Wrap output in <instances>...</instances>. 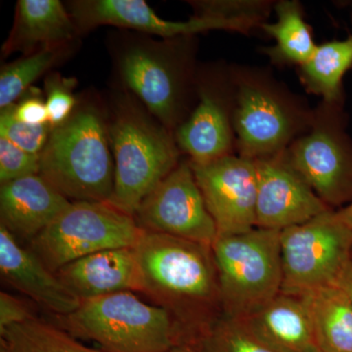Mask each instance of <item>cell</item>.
<instances>
[{
    "label": "cell",
    "instance_id": "32",
    "mask_svg": "<svg viewBox=\"0 0 352 352\" xmlns=\"http://www.w3.org/2000/svg\"><path fill=\"white\" fill-rule=\"evenodd\" d=\"M25 98L15 105L18 119L25 124L41 126L48 124V113L45 101L39 95L38 89L31 87V91L25 92Z\"/></svg>",
    "mask_w": 352,
    "mask_h": 352
},
{
    "label": "cell",
    "instance_id": "33",
    "mask_svg": "<svg viewBox=\"0 0 352 352\" xmlns=\"http://www.w3.org/2000/svg\"><path fill=\"white\" fill-rule=\"evenodd\" d=\"M335 286L342 289L352 303V256L336 279Z\"/></svg>",
    "mask_w": 352,
    "mask_h": 352
},
{
    "label": "cell",
    "instance_id": "5",
    "mask_svg": "<svg viewBox=\"0 0 352 352\" xmlns=\"http://www.w3.org/2000/svg\"><path fill=\"white\" fill-rule=\"evenodd\" d=\"M55 318V325L76 339L96 342L104 352H164L185 342L166 310L133 292L83 300L73 314Z\"/></svg>",
    "mask_w": 352,
    "mask_h": 352
},
{
    "label": "cell",
    "instance_id": "24",
    "mask_svg": "<svg viewBox=\"0 0 352 352\" xmlns=\"http://www.w3.org/2000/svg\"><path fill=\"white\" fill-rule=\"evenodd\" d=\"M38 318L0 331V352H104Z\"/></svg>",
    "mask_w": 352,
    "mask_h": 352
},
{
    "label": "cell",
    "instance_id": "2",
    "mask_svg": "<svg viewBox=\"0 0 352 352\" xmlns=\"http://www.w3.org/2000/svg\"><path fill=\"white\" fill-rule=\"evenodd\" d=\"M113 161L105 116L96 104L83 102L66 122L51 129L39 175L69 201L109 203Z\"/></svg>",
    "mask_w": 352,
    "mask_h": 352
},
{
    "label": "cell",
    "instance_id": "13",
    "mask_svg": "<svg viewBox=\"0 0 352 352\" xmlns=\"http://www.w3.org/2000/svg\"><path fill=\"white\" fill-rule=\"evenodd\" d=\"M190 164L219 236L239 235L256 228V161L233 154L210 163Z\"/></svg>",
    "mask_w": 352,
    "mask_h": 352
},
{
    "label": "cell",
    "instance_id": "14",
    "mask_svg": "<svg viewBox=\"0 0 352 352\" xmlns=\"http://www.w3.org/2000/svg\"><path fill=\"white\" fill-rule=\"evenodd\" d=\"M256 228L281 232L332 210L292 166L285 151L256 160Z\"/></svg>",
    "mask_w": 352,
    "mask_h": 352
},
{
    "label": "cell",
    "instance_id": "21",
    "mask_svg": "<svg viewBox=\"0 0 352 352\" xmlns=\"http://www.w3.org/2000/svg\"><path fill=\"white\" fill-rule=\"evenodd\" d=\"M321 352H352V303L335 285L302 296Z\"/></svg>",
    "mask_w": 352,
    "mask_h": 352
},
{
    "label": "cell",
    "instance_id": "35",
    "mask_svg": "<svg viewBox=\"0 0 352 352\" xmlns=\"http://www.w3.org/2000/svg\"><path fill=\"white\" fill-rule=\"evenodd\" d=\"M337 212L340 219L344 220V223L347 224L352 229V203L351 205L346 206V208L337 210Z\"/></svg>",
    "mask_w": 352,
    "mask_h": 352
},
{
    "label": "cell",
    "instance_id": "16",
    "mask_svg": "<svg viewBox=\"0 0 352 352\" xmlns=\"http://www.w3.org/2000/svg\"><path fill=\"white\" fill-rule=\"evenodd\" d=\"M0 273L6 283L29 296L54 317L67 316L80 307L76 296L30 248L0 226Z\"/></svg>",
    "mask_w": 352,
    "mask_h": 352
},
{
    "label": "cell",
    "instance_id": "28",
    "mask_svg": "<svg viewBox=\"0 0 352 352\" xmlns=\"http://www.w3.org/2000/svg\"><path fill=\"white\" fill-rule=\"evenodd\" d=\"M50 124L34 126L18 119L15 105L2 109L0 113V138L31 154L41 155L51 131Z\"/></svg>",
    "mask_w": 352,
    "mask_h": 352
},
{
    "label": "cell",
    "instance_id": "29",
    "mask_svg": "<svg viewBox=\"0 0 352 352\" xmlns=\"http://www.w3.org/2000/svg\"><path fill=\"white\" fill-rule=\"evenodd\" d=\"M75 80L63 78L58 74L50 76L46 80V108L48 124L56 127L71 117L78 105L73 94Z\"/></svg>",
    "mask_w": 352,
    "mask_h": 352
},
{
    "label": "cell",
    "instance_id": "25",
    "mask_svg": "<svg viewBox=\"0 0 352 352\" xmlns=\"http://www.w3.org/2000/svg\"><path fill=\"white\" fill-rule=\"evenodd\" d=\"M67 51L68 45L44 48L2 67L0 109L15 105V102L32 87V82L63 59Z\"/></svg>",
    "mask_w": 352,
    "mask_h": 352
},
{
    "label": "cell",
    "instance_id": "20",
    "mask_svg": "<svg viewBox=\"0 0 352 352\" xmlns=\"http://www.w3.org/2000/svg\"><path fill=\"white\" fill-rule=\"evenodd\" d=\"M78 32L71 13L59 0H19L12 30L2 51L28 55L68 45Z\"/></svg>",
    "mask_w": 352,
    "mask_h": 352
},
{
    "label": "cell",
    "instance_id": "27",
    "mask_svg": "<svg viewBox=\"0 0 352 352\" xmlns=\"http://www.w3.org/2000/svg\"><path fill=\"white\" fill-rule=\"evenodd\" d=\"M192 344L200 352H276L258 339L244 322L226 314Z\"/></svg>",
    "mask_w": 352,
    "mask_h": 352
},
{
    "label": "cell",
    "instance_id": "9",
    "mask_svg": "<svg viewBox=\"0 0 352 352\" xmlns=\"http://www.w3.org/2000/svg\"><path fill=\"white\" fill-rule=\"evenodd\" d=\"M141 233L133 217L108 201H72L29 248L56 273L95 252L134 248Z\"/></svg>",
    "mask_w": 352,
    "mask_h": 352
},
{
    "label": "cell",
    "instance_id": "1",
    "mask_svg": "<svg viewBox=\"0 0 352 352\" xmlns=\"http://www.w3.org/2000/svg\"><path fill=\"white\" fill-rule=\"evenodd\" d=\"M140 292L195 342L223 314L212 245L142 230L134 245Z\"/></svg>",
    "mask_w": 352,
    "mask_h": 352
},
{
    "label": "cell",
    "instance_id": "23",
    "mask_svg": "<svg viewBox=\"0 0 352 352\" xmlns=\"http://www.w3.org/2000/svg\"><path fill=\"white\" fill-rule=\"evenodd\" d=\"M352 68V36L317 45L308 61L298 67L300 82L322 101L344 104V78Z\"/></svg>",
    "mask_w": 352,
    "mask_h": 352
},
{
    "label": "cell",
    "instance_id": "22",
    "mask_svg": "<svg viewBox=\"0 0 352 352\" xmlns=\"http://www.w3.org/2000/svg\"><path fill=\"white\" fill-rule=\"evenodd\" d=\"M274 12L276 21L265 23L261 29L274 39L275 45L263 48V52L278 66L300 67L311 58L318 45L305 19L302 6L298 0H280L275 2Z\"/></svg>",
    "mask_w": 352,
    "mask_h": 352
},
{
    "label": "cell",
    "instance_id": "10",
    "mask_svg": "<svg viewBox=\"0 0 352 352\" xmlns=\"http://www.w3.org/2000/svg\"><path fill=\"white\" fill-rule=\"evenodd\" d=\"M281 292L303 296L333 285L352 256V229L328 210L280 232Z\"/></svg>",
    "mask_w": 352,
    "mask_h": 352
},
{
    "label": "cell",
    "instance_id": "19",
    "mask_svg": "<svg viewBox=\"0 0 352 352\" xmlns=\"http://www.w3.org/2000/svg\"><path fill=\"white\" fill-rule=\"evenodd\" d=\"M240 320L274 351L321 352L302 296L280 292L270 302Z\"/></svg>",
    "mask_w": 352,
    "mask_h": 352
},
{
    "label": "cell",
    "instance_id": "26",
    "mask_svg": "<svg viewBox=\"0 0 352 352\" xmlns=\"http://www.w3.org/2000/svg\"><path fill=\"white\" fill-rule=\"evenodd\" d=\"M189 3L194 17L232 23L242 28L245 34L267 23L275 6L270 0H201Z\"/></svg>",
    "mask_w": 352,
    "mask_h": 352
},
{
    "label": "cell",
    "instance_id": "11",
    "mask_svg": "<svg viewBox=\"0 0 352 352\" xmlns=\"http://www.w3.org/2000/svg\"><path fill=\"white\" fill-rule=\"evenodd\" d=\"M235 88L230 67L198 73L197 103L175 131L176 144L192 164L237 154L234 131Z\"/></svg>",
    "mask_w": 352,
    "mask_h": 352
},
{
    "label": "cell",
    "instance_id": "4",
    "mask_svg": "<svg viewBox=\"0 0 352 352\" xmlns=\"http://www.w3.org/2000/svg\"><path fill=\"white\" fill-rule=\"evenodd\" d=\"M124 97L109 124L115 176L109 203L134 217L142 201L179 164L175 134Z\"/></svg>",
    "mask_w": 352,
    "mask_h": 352
},
{
    "label": "cell",
    "instance_id": "8",
    "mask_svg": "<svg viewBox=\"0 0 352 352\" xmlns=\"http://www.w3.org/2000/svg\"><path fill=\"white\" fill-rule=\"evenodd\" d=\"M344 106L321 101L314 108L309 129L285 151L292 166L333 210L352 203V139Z\"/></svg>",
    "mask_w": 352,
    "mask_h": 352
},
{
    "label": "cell",
    "instance_id": "15",
    "mask_svg": "<svg viewBox=\"0 0 352 352\" xmlns=\"http://www.w3.org/2000/svg\"><path fill=\"white\" fill-rule=\"evenodd\" d=\"M69 12L78 32L109 25L155 34L164 39L194 36L210 31L245 34L239 25L226 21L194 16L188 21L164 20L143 0H80L71 4Z\"/></svg>",
    "mask_w": 352,
    "mask_h": 352
},
{
    "label": "cell",
    "instance_id": "3",
    "mask_svg": "<svg viewBox=\"0 0 352 352\" xmlns=\"http://www.w3.org/2000/svg\"><path fill=\"white\" fill-rule=\"evenodd\" d=\"M230 69L238 155L254 161L274 156L286 151L309 129L314 108L276 80L270 69L240 65Z\"/></svg>",
    "mask_w": 352,
    "mask_h": 352
},
{
    "label": "cell",
    "instance_id": "12",
    "mask_svg": "<svg viewBox=\"0 0 352 352\" xmlns=\"http://www.w3.org/2000/svg\"><path fill=\"white\" fill-rule=\"evenodd\" d=\"M149 232L212 245L219 237L189 160H182L153 190L134 215Z\"/></svg>",
    "mask_w": 352,
    "mask_h": 352
},
{
    "label": "cell",
    "instance_id": "18",
    "mask_svg": "<svg viewBox=\"0 0 352 352\" xmlns=\"http://www.w3.org/2000/svg\"><path fill=\"white\" fill-rule=\"evenodd\" d=\"M56 274L82 300L119 292H140L133 248L95 252L67 264Z\"/></svg>",
    "mask_w": 352,
    "mask_h": 352
},
{
    "label": "cell",
    "instance_id": "30",
    "mask_svg": "<svg viewBox=\"0 0 352 352\" xmlns=\"http://www.w3.org/2000/svg\"><path fill=\"white\" fill-rule=\"evenodd\" d=\"M41 155L20 149L10 141L0 138V182H14L20 178L39 175Z\"/></svg>",
    "mask_w": 352,
    "mask_h": 352
},
{
    "label": "cell",
    "instance_id": "7",
    "mask_svg": "<svg viewBox=\"0 0 352 352\" xmlns=\"http://www.w3.org/2000/svg\"><path fill=\"white\" fill-rule=\"evenodd\" d=\"M212 251L227 316L247 318L281 292L279 231L254 228L239 235L219 236Z\"/></svg>",
    "mask_w": 352,
    "mask_h": 352
},
{
    "label": "cell",
    "instance_id": "31",
    "mask_svg": "<svg viewBox=\"0 0 352 352\" xmlns=\"http://www.w3.org/2000/svg\"><path fill=\"white\" fill-rule=\"evenodd\" d=\"M36 318L27 303L6 292L0 293V331Z\"/></svg>",
    "mask_w": 352,
    "mask_h": 352
},
{
    "label": "cell",
    "instance_id": "34",
    "mask_svg": "<svg viewBox=\"0 0 352 352\" xmlns=\"http://www.w3.org/2000/svg\"><path fill=\"white\" fill-rule=\"evenodd\" d=\"M164 352H200L194 344L190 342H182V344H175L170 349Z\"/></svg>",
    "mask_w": 352,
    "mask_h": 352
},
{
    "label": "cell",
    "instance_id": "6",
    "mask_svg": "<svg viewBox=\"0 0 352 352\" xmlns=\"http://www.w3.org/2000/svg\"><path fill=\"white\" fill-rule=\"evenodd\" d=\"M194 36L141 41L120 53L122 82L155 119L175 132L188 117L197 98Z\"/></svg>",
    "mask_w": 352,
    "mask_h": 352
},
{
    "label": "cell",
    "instance_id": "17",
    "mask_svg": "<svg viewBox=\"0 0 352 352\" xmlns=\"http://www.w3.org/2000/svg\"><path fill=\"white\" fill-rule=\"evenodd\" d=\"M71 203L39 175L4 183L0 187V226L18 241L32 242Z\"/></svg>",
    "mask_w": 352,
    "mask_h": 352
}]
</instances>
